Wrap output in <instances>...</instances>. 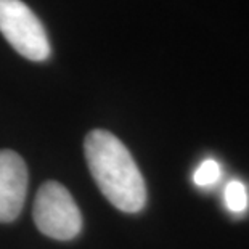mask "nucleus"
<instances>
[{"label": "nucleus", "instance_id": "obj_3", "mask_svg": "<svg viewBox=\"0 0 249 249\" xmlns=\"http://www.w3.org/2000/svg\"><path fill=\"white\" fill-rule=\"evenodd\" d=\"M0 33L21 56L31 61H44L50 56L44 24L21 0H0Z\"/></svg>", "mask_w": 249, "mask_h": 249}, {"label": "nucleus", "instance_id": "obj_4", "mask_svg": "<svg viewBox=\"0 0 249 249\" xmlns=\"http://www.w3.org/2000/svg\"><path fill=\"white\" fill-rule=\"evenodd\" d=\"M28 190V169L18 153L0 150V222L19 215Z\"/></svg>", "mask_w": 249, "mask_h": 249}, {"label": "nucleus", "instance_id": "obj_5", "mask_svg": "<svg viewBox=\"0 0 249 249\" xmlns=\"http://www.w3.org/2000/svg\"><path fill=\"white\" fill-rule=\"evenodd\" d=\"M225 204L230 213L241 214L245 213L249 206V195L246 185L240 182V180H231V182L225 187L224 192Z\"/></svg>", "mask_w": 249, "mask_h": 249}, {"label": "nucleus", "instance_id": "obj_1", "mask_svg": "<svg viewBox=\"0 0 249 249\" xmlns=\"http://www.w3.org/2000/svg\"><path fill=\"white\" fill-rule=\"evenodd\" d=\"M84 151L105 198L123 213H140L146 204V185L124 143L108 130L95 129L87 134Z\"/></svg>", "mask_w": 249, "mask_h": 249}, {"label": "nucleus", "instance_id": "obj_2", "mask_svg": "<svg viewBox=\"0 0 249 249\" xmlns=\"http://www.w3.org/2000/svg\"><path fill=\"white\" fill-rule=\"evenodd\" d=\"M34 222L44 235L68 241L82 229V215L71 193L58 182H45L34 201Z\"/></svg>", "mask_w": 249, "mask_h": 249}, {"label": "nucleus", "instance_id": "obj_6", "mask_svg": "<svg viewBox=\"0 0 249 249\" xmlns=\"http://www.w3.org/2000/svg\"><path fill=\"white\" fill-rule=\"evenodd\" d=\"M222 177V167L215 160H204L196 167L193 182L199 188H213Z\"/></svg>", "mask_w": 249, "mask_h": 249}]
</instances>
